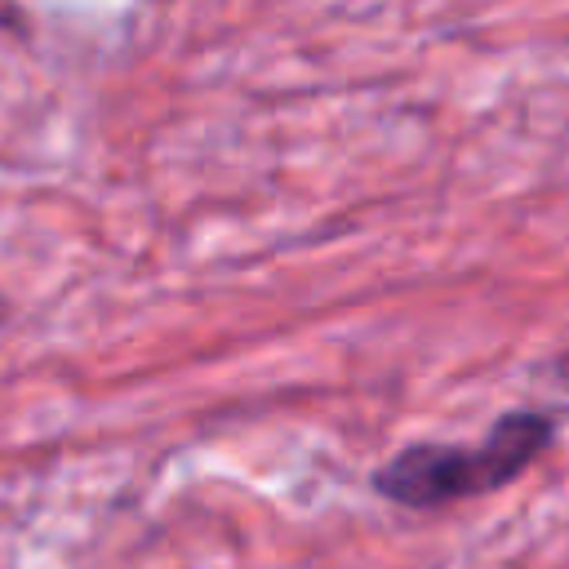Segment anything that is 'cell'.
<instances>
[{
	"label": "cell",
	"instance_id": "cell-1",
	"mask_svg": "<svg viewBox=\"0 0 569 569\" xmlns=\"http://www.w3.org/2000/svg\"><path fill=\"white\" fill-rule=\"evenodd\" d=\"M551 436H556V422L542 409H511L476 445L418 440L391 453L373 471V493L409 511L467 502L511 485L525 467H533L547 453Z\"/></svg>",
	"mask_w": 569,
	"mask_h": 569
},
{
	"label": "cell",
	"instance_id": "cell-3",
	"mask_svg": "<svg viewBox=\"0 0 569 569\" xmlns=\"http://www.w3.org/2000/svg\"><path fill=\"white\" fill-rule=\"evenodd\" d=\"M0 325H4V311H0Z\"/></svg>",
	"mask_w": 569,
	"mask_h": 569
},
{
	"label": "cell",
	"instance_id": "cell-2",
	"mask_svg": "<svg viewBox=\"0 0 569 569\" xmlns=\"http://www.w3.org/2000/svg\"><path fill=\"white\" fill-rule=\"evenodd\" d=\"M547 378H551V382H556V387L569 396V342H565V351L551 360V373H547Z\"/></svg>",
	"mask_w": 569,
	"mask_h": 569
}]
</instances>
